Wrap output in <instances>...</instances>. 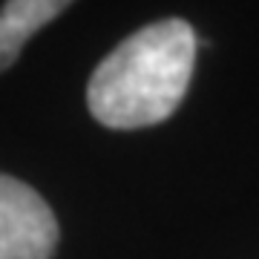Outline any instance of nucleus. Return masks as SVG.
Masks as SVG:
<instances>
[{"label":"nucleus","mask_w":259,"mask_h":259,"mask_svg":"<svg viewBox=\"0 0 259 259\" xmlns=\"http://www.w3.org/2000/svg\"><path fill=\"white\" fill-rule=\"evenodd\" d=\"M58 219L26 182L0 173V259H52Z\"/></svg>","instance_id":"f03ea898"},{"label":"nucleus","mask_w":259,"mask_h":259,"mask_svg":"<svg viewBox=\"0 0 259 259\" xmlns=\"http://www.w3.org/2000/svg\"><path fill=\"white\" fill-rule=\"evenodd\" d=\"M69 9L64 0H9L0 9V72L18 61L20 47L40 26Z\"/></svg>","instance_id":"7ed1b4c3"},{"label":"nucleus","mask_w":259,"mask_h":259,"mask_svg":"<svg viewBox=\"0 0 259 259\" xmlns=\"http://www.w3.org/2000/svg\"><path fill=\"white\" fill-rule=\"evenodd\" d=\"M193 26L182 18L158 23L124 37L87 87V107L110 130H141L167 121L185 98L196 64Z\"/></svg>","instance_id":"f257e3e1"}]
</instances>
